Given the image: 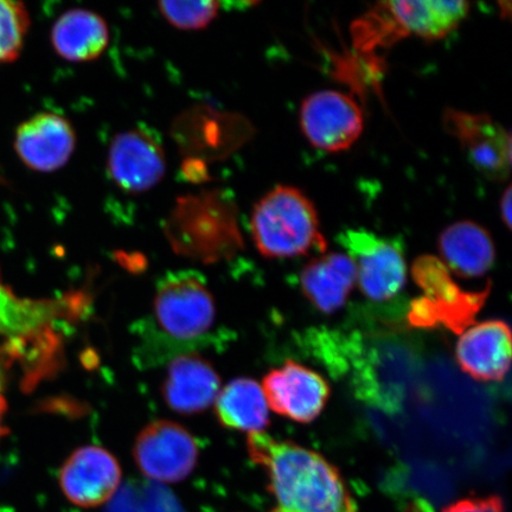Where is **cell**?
Wrapping results in <instances>:
<instances>
[{
	"label": "cell",
	"mask_w": 512,
	"mask_h": 512,
	"mask_svg": "<svg viewBox=\"0 0 512 512\" xmlns=\"http://www.w3.org/2000/svg\"><path fill=\"white\" fill-rule=\"evenodd\" d=\"M337 241L354 262L356 283L374 302L398 296L407 280V262L398 240L382 238L364 228L345 229Z\"/></svg>",
	"instance_id": "cell-6"
},
{
	"label": "cell",
	"mask_w": 512,
	"mask_h": 512,
	"mask_svg": "<svg viewBox=\"0 0 512 512\" xmlns=\"http://www.w3.org/2000/svg\"><path fill=\"white\" fill-rule=\"evenodd\" d=\"M412 274L425 296L415 299L409 309L408 320L416 328L446 329L462 334L482 310L491 290L466 292L453 280L444 262L435 256L424 255L416 259Z\"/></svg>",
	"instance_id": "cell-5"
},
{
	"label": "cell",
	"mask_w": 512,
	"mask_h": 512,
	"mask_svg": "<svg viewBox=\"0 0 512 512\" xmlns=\"http://www.w3.org/2000/svg\"><path fill=\"white\" fill-rule=\"evenodd\" d=\"M76 132L61 114L41 112L23 121L15 132L14 147L21 162L36 172H55L73 157Z\"/></svg>",
	"instance_id": "cell-14"
},
{
	"label": "cell",
	"mask_w": 512,
	"mask_h": 512,
	"mask_svg": "<svg viewBox=\"0 0 512 512\" xmlns=\"http://www.w3.org/2000/svg\"><path fill=\"white\" fill-rule=\"evenodd\" d=\"M251 234L260 254L268 259L324 254L328 247L315 204L292 185H277L260 198L252 211Z\"/></svg>",
	"instance_id": "cell-4"
},
{
	"label": "cell",
	"mask_w": 512,
	"mask_h": 512,
	"mask_svg": "<svg viewBox=\"0 0 512 512\" xmlns=\"http://www.w3.org/2000/svg\"><path fill=\"white\" fill-rule=\"evenodd\" d=\"M107 172L127 194H144L156 188L166 174L162 140L144 126L118 133L108 149Z\"/></svg>",
	"instance_id": "cell-9"
},
{
	"label": "cell",
	"mask_w": 512,
	"mask_h": 512,
	"mask_svg": "<svg viewBox=\"0 0 512 512\" xmlns=\"http://www.w3.org/2000/svg\"><path fill=\"white\" fill-rule=\"evenodd\" d=\"M444 512H504L502 499L496 496L466 498L448 505Z\"/></svg>",
	"instance_id": "cell-25"
},
{
	"label": "cell",
	"mask_w": 512,
	"mask_h": 512,
	"mask_svg": "<svg viewBox=\"0 0 512 512\" xmlns=\"http://www.w3.org/2000/svg\"><path fill=\"white\" fill-rule=\"evenodd\" d=\"M249 457L265 470L279 512H357L347 483L319 453L265 432L249 433Z\"/></svg>",
	"instance_id": "cell-1"
},
{
	"label": "cell",
	"mask_w": 512,
	"mask_h": 512,
	"mask_svg": "<svg viewBox=\"0 0 512 512\" xmlns=\"http://www.w3.org/2000/svg\"><path fill=\"white\" fill-rule=\"evenodd\" d=\"M444 126L480 174L495 182L510 176L511 134L490 115L447 108Z\"/></svg>",
	"instance_id": "cell-10"
},
{
	"label": "cell",
	"mask_w": 512,
	"mask_h": 512,
	"mask_svg": "<svg viewBox=\"0 0 512 512\" xmlns=\"http://www.w3.org/2000/svg\"><path fill=\"white\" fill-rule=\"evenodd\" d=\"M165 233L178 254L201 262L228 259L243 247L238 208L221 190L179 198Z\"/></svg>",
	"instance_id": "cell-3"
},
{
	"label": "cell",
	"mask_w": 512,
	"mask_h": 512,
	"mask_svg": "<svg viewBox=\"0 0 512 512\" xmlns=\"http://www.w3.org/2000/svg\"><path fill=\"white\" fill-rule=\"evenodd\" d=\"M30 24L24 3L0 0V63H11L21 56Z\"/></svg>",
	"instance_id": "cell-23"
},
{
	"label": "cell",
	"mask_w": 512,
	"mask_h": 512,
	"mask_svg": "<svg viewBox=\"0 0 512 512\" xmlns=\"http://www.w3.org/2000/svg\"><path fill=\"white\" fill-rule=\"evenodd\" d=\"M134 460L144 475L157 484L182 482L194 471L198 445L192 435L176 422L158 420L138 435Z\"/></svg>",
	"instance_id": "cell-8"
},
{
	"label": "cell",
	"mask_w": 512,
	"mask_h": 512,
	"mask_svg": "<svg viewBox=\"0 0 512 512\" xmlns=\"http://www.w3.org/2000/svg\"><path fill=\"white\" fill-rule=\"evenodd\" d=\"M220 393V377L204 358L178 355L171 361L163 384V396L181 414L206 411Z\"/></svg>",
	"instance_id": "cell-16"
},
{
	"label": "cell",
	"mask_w": 512,
	"mask_h": 512,
	"mask_svg": "<svg viewBox=\"0 0 512 512\" xmlns=\"http://www.w3.org/2000/svg\"><path fill=\"white\" fill-rule=\"evenodd\" d=\"M213 296L200 274L182 271L158 284L152 318L143 325L140 358L153 364L176 351H192L207 341L215 324Z\"/></svg>",
	"instance_id": "cell-2"
},
{
	"label": "cell",
	"mask_w": 512,
	"mask_h": 512,
	"mask_svg": "<svg viewBox=\"0 0 512 512\" xmlns=\"http://www.w3.org/2000/svg\"><path fill=\"white\" fill-rule=\"evenodd\" d=\"M459 367L478 381H503L510 369L511 332L503 320L466 329L456 347Z\"/></svg>",
	"instance_id": "cell-15"
},
{
	"label": "cell",
	"mask_w": 512,
	"mask_h": 512,
	"mask_svg": "<svg viewBox=\"0 0 512 512\" xmlns=\"http://www.w3.org/2000/svg\"><path fill=\"white\" fill-rule=\"evenodd\" d=\"M8 411V402L5 398L4 375L3 370L0 368V440L3 439L6 433L5 427V414Z\"/></svg>",
	"instance_id": "cell-26"
},
{
	"label": "cell",
	"mask_w": 512,
	"mask_h": 512,
	"mask_svg": "<svg viewBox=\"0 0 512 512\" xmlns=\"http://www.w3.org/2000/svg\"><path fill=\"white\" fill-rule=\"evenodd\" d=\"M511 192V187L505 189L504 194L501 198V206H499V210H501L502 220L504 221L505 226H507L508 229L511 228Z\"/></svg>",
	"instance_id": "cell-27"
},
{
	"label": "cell",
	"mask_w": 512,
	"mask_h": 512,
	"mask_svg": "<svg viewBox=\"0 0 512 512\" xmlns=\"http://www.w3.org/2000/svg\"><path fill=\"white\" fill-rule=\"evenodd\" d=\"M300 127L316 149L342 152L361 137L363 112L351 96L337 91L313 93L300 108Z\"/></svg>",
	"instance_id": "cell-11"
},
{
	"label": "cell",
	"mask_w": 512,
	"mask_h": 512,
	"mask_svg": "<svg viewBox=\"0 0 512 512\" xmlns=\"http://www.w3.org/2000/svg\"><path fill=\"white\" fill-rule=\"evenodd\" d=\"M121 469L113 454L99 446L79 448L60 470L59 483L64 497L80 508H96L111 502L118 494Z\"/></svg>",
	"instance_id": "cell-12"
},
{
	"label": "cell",
	"mask_w": 512,
	"mask_h": 512,
	"mask_svg": "<svg viewBox=\"0 0 512 512\" xmlns=\"http://www.w3.org/2000/svg\"><path fill=\"white\" fill-rule=\"evenodd\" d=\"M273 512H279V511H277V510H274Z\"/></svg>",
	"instance_id": "cell-28"
},
{
	"label": "cell",
	"mask_w": 512,
	"mask_h": 512,
	"mask_svg": "<svg viewBox=\"0 0 512 512\" xmlns=\"http://www.w3.org/2000/svg\"><path fill=\"white\" fill-rule=\"evenodd\" d=\"M111 34L105 18L87 9L64 12L51 28V46L61 59L91 62L105 53Z\"/></svg>",
	"instance_id": "cell-18"
},
{
	"label": "cell",
	"mask_w": 512,
	"mask_h": 512,
	"mask_svg": "<svg viewBox=\"0 0 512 512\" xmlns=\"http://www.w3.org/2000/svg\"><path fill=\"white\" fill-rule=\"evenodd\" d=\"M356 284V268L347 254L329 253L312 259L300 273L305 297L320 312L331 315L347 303Z\"/></svg>",
	"instance_id": "cell-19"
},
{
	"label": "cell",
	"mask_w": 512,
	"mask_h": 512,
	"mask_svg": "<svg viewBox=\"0 0 512 512\" xmlns=\"http://www.w3.org/2000/svg\"><path fill=\"white\" fill-rule=\"evenodd\" d=\"M387 4L402 38L418 36L425 41H438L450 35L470 12L467 2L408 0Z\"/></svg>",
	"instance_id": "cell-20"
},
{
	"label": "cell",
	"mask_w": 512,
	"mask_h": 512,
	"mask_svg": "<svg viewBox=\"0 0 512 512\" xmlns=\"http://www.w3.org/2000/svg\"><path fill=\"white\" fill-rule=\"evenodd\" d=\"M438 248L448 271L466 279L483 277L496 260L490 233L472 221H459L444 229Z\"/></svg>",
	"instance_id": "cell-17"
},
{
	"label": "cell",
	"mask_w": 512,
	"mask_h": 512,
	"mask_svg": "<svg viewBox=\"0 0 512 512\" xmlns=\"http://www.w3.org/2000/svg\"><path fill=\"white\" fill-rule=\"evenodd\" d=\"M219 2H159L160 15L179 30L206 29L219 15Z\"/></svg>",
	"instance_id": "cell-24"
},
{
	"label": "cell",
	"mask_w": 512,
	"mask_h": 512,
	"mask_svg": "<svg viewBox=\"0 0 512 512\" xmlns=\"http://www.w3.org/2000/svg\"><path fill=\"white\" fill-rule=\"evenodd\" d=\"M107 512H182L176 498L157 483H132L118 491Z\"/></svg>",
	"instance_id": "cell-22"
},
{
	"label": "cell",
	"mask_w": 512,
	"mask_h": 512,
	"mask_svg": "<svg viewBox=\"0 0 512 512\" xmlns=\"http://www.w3.org/2000/svg\"><path fill=\"white\" fill-rule=\"evenodd\" d=\"M216 414L223 426L249 433L264 432L270 422L264 390L251 379L230 382L217 395Z\"/></svg>",
	"instance_id": "cell-21"
},
{
	"label": "cell",
	"mask_w": 512,
	"mask_h": 512,
	"mask_svg": "<svg viewBox=\"0 0 512 512\" xmlns=\"http://www.w3.org/2000/svg\"><path fill=\"white\" fill-rule=\"evenodd\" d=\"M262 390L268 408L300 424L317 419L330 398L328 382L316 371L293 361L270 371Z\"/></svg>",
	"instance_id": "cell-13"
},
{
	"label": "cell",
	"mask_w": 512,
	"mask_h": 512,
	"mask_svg": "<svg viewBox=\"0 0 512 512\" xmlns=\"http://www.w3.org/2000/svg\"><path fill=\"white\" fill-rule=\"evenodd\" d=\"M66 300H34L18 297L0 272V338L5 355L12 360L34 361L37 350L49 347L53 326L61 319Z\"/></svg>",
	"instance_id": "cell-7"
}]
</instances>
